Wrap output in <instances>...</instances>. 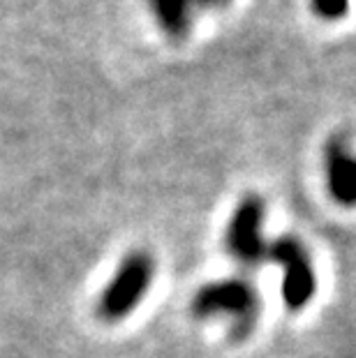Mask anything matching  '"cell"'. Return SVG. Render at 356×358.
<instances>
[{
  "instance_id": "1",
  "label": "cell",
  "mask_w": 356,
  "mask_h": 358,
  "mask_svg": "<svg viewBox=\"0 0 356 358\" xmlns=\"http://www.w3.org/2000/svg\"><path fill=\"white\" fill-rule=\"evenodd\" d=\"M192 315L199 319L225 317L236 338H245L259 322L262 299L245 278H227L204 285L192 299Z\"/></svg>"
},
{
  "instance_id": "2",
  "label": "cell",
  "mask_w": 356,
  "mask_h": 358,
  "mask_svg": "<svg viewBox=\"0 0 356 358\" xmlns=\"http://www.w3.org/2000/svg\"><path fill=\"white\" fill-rule=\"evenodd\" d=\"M155 278V259L143 250L127 255L97 301V317L104 324H116L130 317L148 294Z\"/></svg>"
},
{
  "instance_id": "3",
  "label": "cell",
  "mask_w": 356,
  "mask_h": 358,
  "mask_svg": "<svg viewBox=\"0 0 356 358\" xmlns=\"http://www.w3.org/2000/svg\"><path fill=\"white\" fill-rule=\"evenodd\" d=\"M266 262H273L283 268V301L292 312H299L315 299L317 275L308 248L292 234L278 236L269 243Z\"/></svg>"
},
{
  "instance_id": "4",
  "label": "cell",
  "mask_w": 356,
  "mask_h": 358,
  "mask_svg": "<svg viewBox=\"0 0 356 358\" xmlns=\"http://www.w3.org/2000/svg\"><path fill=\"white\" fill-rule=\"evenodd\" d=\"M264 217H266V203L262 196L248 194L234 208L232 220L227 224L225 248L236 264L243 268H257L266 264L269 243L264 241Z\"/></svg>"
},
{
  "instance_id": "5",
  "label": "cell",
  "mask_w": 356,
  "mask_h": 358,
  "mask_svg": "<svg viewBox=\"0 0 356 358\" xmlns=\"http://www.w3.org/2000/svg\"><path fill=\"white\" fill-rule=\"evenodd\" d=\"M324 176L333 201L347 208L356 206V153L343 139H331L324 150Z\"/></svg>"
},
{
  "instance_id": "6",
  "label": "cell",
  "mask_w": 356,
  "mask_h": 358,
  "mask_svg": "<svg viewBox=\"0 0 356 358\" xmlns=\"http://www.w3.org/2000/svg\"><path fill=\"white\" fill-rule=\"evenodd\" d=\"M157 24L171 40H185L192 28V0H148Z\"/></svg>"
},
{
  "instance_id": "7",
  "label": "cell",
  "mask_w": 356,
  "mask_h": 358,
  "mask_svg": "<svg viewBox=\"0 0 356 358\" xmlns=\"http://www.w3.org/2000/svg\"><path fill=\"white\" fill-rule=\"evenodd\" d=\"M313 7H315L317 17H322L327 21H336L345 17L347 7H350V0H313Z\"/></svg>"
},
{
  "instance_id": "8",
  "label": "cell",
  "mask_w": 356,
  "mask_h": 358,
  "mask_svg": "<svg viewBox=\"0 0 356 358\" xmlns=\"http://www.w3.org/2000/svg\"><path fill=\"white\" fill-rule=\"evenodd\" d=\"M192 3L201 5V7H225L229 0H192Z\"/></svg>"
}]
</instances>
